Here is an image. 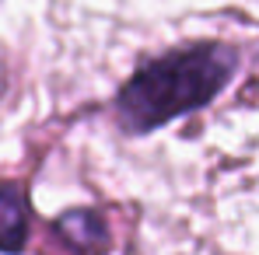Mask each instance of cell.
I'll return each instance as SVG.
<instances>
[{
  "label": "cell",
  "mask_w": 259,
  "mask_h": 255,
  "mask_svg": "<svg viewBox=\"0 0 259 255\" xmlns=\"http://www.w3.org/2000/svg\"><path fill=\"white\" fill-rule=\"evenodd\" d=\"M238 53L224 42H196L144 63L116 94V119L130 133H151L203 109L231 84Z\"/></svg>",
  "instance_id": "cell-1"
},
{
  "label": "cell",
  "mask_w": 259,
  "mask_h": 255,
  "mask_svg": "<svg viewBox=\"0 0 259 255\" xmlns=\"http://www.w3.org/2000/svg\"><path fill=\"white\" fill-rule=\"evenodd\" d=\"M28 234H32L28 192L18 182H4L0 185V252L21 255L28 248Z\"/></svg>",
  "instance_id": "cell-2"
},
{
  "label": "cell",
  "mask_w": 259,
  "mask_h": 255,
  "mask_svg": "<svg viewBox=\"0 0 259 255\" xmlns=\"http://www.w3.org/2000/svg\"><path fill=\"white\" fill-rule=\"evenodd\" d=\"M53 227L74 255H105L112 248L109 227L95 210H67Z\"/></svg>",
  "instance_id": "cell-3"
}]
</instances>
